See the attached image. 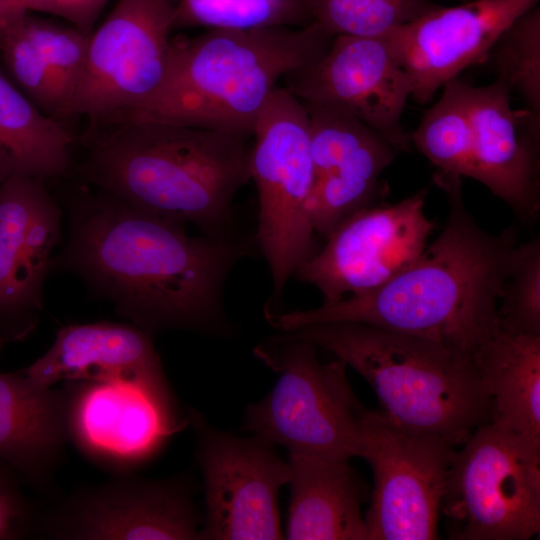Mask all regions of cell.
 Instances as JSON below:
<instances>
[{
    "instance_id": "ffe728a7",
    "label": "cell",
    "mask_w": 540,
    "mask_h": 540,
    "mask_svg": "<svg viewBox=\"0 0 540 540\" xmlns=\"http://www.w3.org/2000/svg\"><path fill=\"white\" fill-rule=\"evenodd\" d=\"M67 443L63 389L40 385L22 369L0 371V461L25 486L47 492Z\"/></svg>"
},
{
    "instance_id": "7c38bea8",
    "label": "cell",
    "mask_w": 540,
    "mask_h": 540,
    "mask_svg": "<svg viewBox=\"0 0 540 540\" xmlns=\"http://www.w3.org/2000/svg\"><path fill=\"white\" fill-rule=\"evenodd\" d=\"M186 416L204 479L206 517L199 539H282L277 497L289 483V464L255 436L221 432L193 409Z\"/></svg>"
},
{
    "instance_id": "8fae6325",
    "label": "cell",
    "mask_w": 540,
    "mask_h": 540,
    "mask_svg": "<svg viewBox=\"0 0 540 540\" xmlns=\"http://www.w3.org/2000/svg\"><path fill=\"white\" fill-rule=\"evenodd\" d=\"M456 446L433 434L395 424L366 408L361 456L371 466L374 487L364 518L367 540L438 538L440 505Z\"/></svg>"
},
{
    "instance_id": "4316f807",
    "label": "cell",
    "mask_w": 540,
    "mask_h": 540,
    "mask_svg": "<svg viewBox=\"0 0 540 540\" xmlns=\"http://www.w3.org/2000/svg\"><path fill=\"white\" fill-rule=\"evenodd\" d=\"M496 80L540 117V8L520 15L500 35L486 61Z\"/></svg>"
},
{
    "instance_id": "ba28073f",
    "label": "cell",
    "mask_w": 540,
    "mask_h": 540,
    "mask_svg": "<svg viewBox=\"0 0 540 540\" xmlns=\"http://www.w3.org/2000/svg\"><path fill=\"white\" fill-rule=\"evenodd\" d=\"M456 450L440 513L452 540H528L540 532V448L492 423Z\"/></svg>"
},
{
    "instance_id": "1f68e13d",
    "label": "cell",
    "mask_w": 540,
    "mask_h": 540,
    "mask_svg": "<svg viewBox=\"0 0 540 540\" xmlns=\"http://www.w3.org/2000/svg\"><path fill=\"white\" fill-rule=\"evenodd\" d=\"M108 0H26L30 10L50 13L68 20L75 28L91 34Z\"/></svg>"
},
{
    "instance_id": "d6a6232c",
    "label": "cell",
    "mask_w": 540,
    "mask_h": 540,
    "mask_svg": "<svg viewBox=\"0 0 540 540\" xmlns=\"http://www.w3.org/2000/svg\"><path fill=\"white\" fill-rule=\"evenodd\" d=\"M26 0H0V38L11 26L21 21L28 13Z\"/></svg>"
},
{
    "instance_id": "44dd1931",
    "label": "cell",
    "mask_w": 540,
    "mask_h": 540,
    "mask_svg": "<svg viewBox=\"0 0 540 540\" xmlns=\"http://www.w3.org/2000/svg\"><path fill=\"white\" fill-rule=\"evenodd\" d=\"M22 370L47 387L103 377L166 380L152 335L133 324L113 322L62 327L47 352Z\"/></svg>"
},
{
    "instance_id": "f1b7e54d",
    "label": "cell",
    "mask_w": 540,
    "mask_h": 540,
    "mask_svg": "<svg viewBox=\"0 0 540 540\" xmlns=\"http://www.w3.org/2000/svg\"><path fill=\"white\" fill-rule=\"evenodd\" d=\"M23 24L51 73L65 119L70 118V107L84 72L91 34L28 13Z\"/></svg>"
},
{
    "instance_id": "d6986e66",
    "label": "cell",
    "mask_w": 540,
    "mask_h": 540,
    "mask_svg": "<svg viewBox=\"0 0 540 540\" xmlns=\"http://www.w3.org/2000/svg\"><path fill=\"white\" fill-rule=\"evenodd\" d=\"M469 178L485 185L526 224L540 213V117L514 109L499 82L470 87Z\"/></svg>"
},
{
    "instance_id": "836d02e7",
    "label": "cell",
    "mask_w": 540,
    "mask_h": 540,
    "mask_svg": "<svg viewBox=\"0 0 540 540\" xmlns=\"http://www.w3.org/2000/svg\"><path fill=\"white\" fill-rule=\"evenodd\" d=\"M169 1L175 5L178 0H169Z\"/></svg>"
},
{
    "instance_id": "d4e9b609",
    "label": "cell",
    "mask_w": 540,
    "mask_h": 540,
    "mask_svg": "<svg viewBox=\"0 0 540 540\" xmlns=\"http://www.w3.org/2000/svg\"><path fill=\"white\" fill-rule=\"evenodd\" d=\"M471 84L460 77L447 82L442 94L410 135L411 144L436 172L469 177L471 165Z\"/></svg>"
},
{
    "instance_id": "9c48e42d",
    "label": "cell",
    "mask_w": 540,
    "mask_h": 540,
    "mask_svg": "<svg viewBox=\"0 0 540 540\" xmlns=\"http://www.w3.org/2000/svg\"><path fill=\"white\" fill-rule=\"evenodd\" d=\"M175 5L119 0L90 35L86 64L70 117H86V133L114 125L150 100L165 81Z\"/></svg>"
},
{
    "instance_id": "5bb4252c",
    "label": "cell",
    "mask_w": 540,
    "mask_h": 540,
    "mask_svg": "<svg viewBox=\"0 0 540 540\" xmlns=\"http://www.w3.org/2000/svg\"><path fill=\"white\" fill-rule=\"evenodd\" d=\"M426 190L390 205L366 207L343 221L294 274L316 287L323 304L373 290L412 264L435 223L425 213Z\"/></svg>"
},
{
    "instance_id": "7402d4cb",
    "label": "cell",
    "mask_w": 540,
    "mask_h": 540,
    "mask_svg": "<svg viewBox=\"0 0 540 540\" xmlns=\"http://www.w3.org/2000/svg\"><path fill=\"white\" fill-rule=\"evenodd\" d=\"M291 540H367L368 487L348 461L289 454Z\"/></svg>"
},
{
    "instance_id": "3957f363",
    "label": "cell",
    "mask_w": 540,
    "mask_h": 540,
    "mask_svg": "<svg viewBox=\"0 0 540 540\" xmlns=\"http://www.w3.org/2000/svg\"><path fill=\"white\" fill-rule=\"evenodd\" d=\"M80 182L203 235L234 237L232 204L250 180L248 138L217 130L139 121L85 133Z\"/></svg>"
},
{
    "instance_id": "4dcf8cb0",
    "label": "cell",
    "mask_w": 540,
    "mask_h": 540,
    "mask_svg": "<svg viewBox=\"0 0 540 540\" xmlns=\"http://www.w3.org/2000/svg\"><path fill=\"white\" fill-rule=\"evenodd\" d=\"M22 485L18 475L0 461V540L35 536L39 509Z\"/></svg>"
},
{
    "instance_id": "e575fe53",
    "label": "cell",
    "mask_w": 540,
    "mask_h": 540,
    "mask_svg": "<svg viewBox=\"0 0 540 540\" xmlns=\"http://www.w3.org/2000/svg\"><path fill=\"white\" fill-rule=\"evenodd\" d=\"M3 346L0 344V349L2 348Z\"/></svg>"
},
{
    "instance_id": "277c9868",
    "label": "cell",
    "mask_w": 540,
    "mask_h": 540,
    "mask_svg": "<svg viewBox=\"0 0 540 540\" xmlns=\"http://www.w3.org/2000/svg\"><path fill=\"white\" fill-rule=\"evenodd\" d=\"M333 37L311 22L171 39L161 88L113 126L155 121L249 138L278 81L320 59Z\"/></svg>"
},
{
    "instance_id": "9a60e30c",
    "label": "cell",
    "mask_w": 540,
    "mask_h": 540,
    "mask_svg": "<svg viewBox=\"0 0 540 540\" xmlns=\"http://www.w3.org/2000/svg\"><path fill=\"white\" fill-rule=\"evenodd\" d=\"M285 78L286 88L304 105L345 112L397 152L410 149L401 118L412 82L387 36L336 35L320 59Z\"/></svg>"
},
{
    "instance_id": "83f0119b",
    "label": "cell",
    "mask_w": 540,
    "mask_h": 540,
    "mask_svg": "<svg viewBox=\"0 0 540 540\" xmlns=\"http://www.w3.org/2000/svg\"><path fill=\"white\" fill-rule=\"evenodd\" d=\"M312 22L332 36L383 37L437 8L432 0H307Z\"/></svg>"
},
{
    "instance_id": "f546056e",
    "label": "cell",
    "mask_w": 540,
    "mask_h": 540,
    "mask_svg": "<svg viewBox=\"0 0 540 540\" xmlns=\"http://www.w3.org/2000/svg\"><path fill=\"white\" fill-rule=\"evenodd\" d=\"M497 307L500 330L514 335H540V239L519 243L515 264Z\"/></svg>"
},
{
    "instance_id": "2e32d148",
    "label": "cell",
    "mask_w": 540,
    "mask_h": 540,
    "mask_svg": "<svg viewBox=\"0 0 540 540\" xmlns=\"http://www.w3.org/2000/svg\"><path fill=\"white\" fill-rule=\"evenodd\" d=\"M46 182L13 176L0 184V344L25 340L44 309L45 279L62 240L63 207Z\"/></svg>"
},
{
    "instance_id": "484cf974",
    "label": "cell",
    "mask_w": 540,
    "mask_h": 540,
    "mask_svg": "<svg viewBox=\"0 0 540 540\" xmlns=\"http://www.w3.org/2000/svg\"><path fill=\"white\" fill-rule=\"evenodd\" d=\"M307 0H178L173 29L249 30L310 24Z\"/></svg>"
},
{
    "instance_id": "52a82bcc",
    "label": "cell",
    "mask_w": 540,
    "mask_h": 540,
    "mask_svg": "<svg viewBox=\"0 0 540 540\" xmlns=\"http://www.w3.org/2000/svg\"><path fill=\"white\" fill-rule=\"evenodd\" d=\"M252 136L249 172L259 200L255 235L271 278L273 303L289 279L317 251L310 221L314 170L305 105L286 87H276Z\"/></svg>"
},
{
    "instance_id": "7a4b0ae2",
    "label": "cell",
    "mask_w": 540,
    "mask_h": 540,
    "mask_svg": "<svg viewBox=\"0 0 540 540\" xmlns=\"http://www.w3.org/2000/svg\"><path fill=\"white\" fill-rule=\"evenodd\" d=\"M449 212L437 238L408 267L381 286L310 310L264 311L282 332L331 323L377 326L434 341L474 363L499 329L497 303L519 244L514 226L499 234L480 227L467 211L461 177L435 173Z\"/></svg>"
},
{
    "instance_id": "4fadbf2b",
    "label": "cell",
    "mask_w": 540,
    "mask_h": 540,
    "mask_svg": "<svg viewBox=\"0 0 540 540\" xmlns=\"http://www.w3.org/2000/svg\"><path fill=\"white\" fill-rule=\"evenodd\" d=\"M200 517L183 478L113 475L39 510L35 536L65 540L199 539Z\"/></svg>"
},
{
    "instance_id": "ac0fdd59",
    "label": "cell",
    "mask_w": 540,
    "mask_h": 540,
    "mask_svg": "<svg viewBox=\"0 0 540 540\" xmlns=\"http://www.w3.org/2000/svg\"><path fill=\"white\" fill-rule=\"evenodd\" d=\"M310 122L314 186L310 221L326 239L343 221L375 205L382 172L398 153L383 137L353 116L305 105Z\"/></svg>"
},
{
    "instance_id": "5b68a950",
    "label": "cell",
    "mask_w": 540,
    "mask_h": 540,
    "mask_svg": "<svg viewBox=\"0 0 540 540\" xmlns=\"http://www.w3.org/2000/svg\"><path fill=\"white\" fill-rule=\"evenodd\" d=\"M288 335L351 366L398 426L455 446L490 422V400L474 363L415 335L354 322L304 326Z\"/></svg>"
},
{
    "instance_id": "cb8c5ba5",
    "label": "cell",
    "mask_w": 540,
    "mask_h": 540,
    "mask_svg": "<svg viewBox=\"0 0 540 540\" xmlns=\"http://www.w3.org/2000/svg\"><path fill=\"white\" fill-rule=\"evenodd\" d=\"M74 141L63 123L45 115L0 71V184L13 176L45 182L66 176Z\"/></svg>"
},
{
    "instance_id": "6da1fadb",
    "label": "cell",
    "mask_w": 540,
    "mask_h": 540,
    "mask_svg": "<svg viewBox=\"0 0 540 540\" xmlns=\"http://www.w3.org/2000/svg\"><path fill=\"white\" fill-rule=\"evenodd\" d=\"M67 242L52 270L81 278L115 312L153 335L223 334L228 277L255 237L190 236L185 224L140 211L78 181L64 194Z\"/></svg>"
},
{
    "instance_id": "30bf717a",
    "label": "cell",
    "mask_w": 540,
    "mask_h": 540,
    "mask_svg": "<svg viewBox=\"0 0 540 540\" xmlns=\"http://www.w3.org/2000/svg\"><path fill=\"white\" fill-rule=\"evenodd\" d=\"M68 442L112 475L132 474L187 423L167 380L103 377L63 382Z\"/></svg>"
},
{
    "instance_id": "8992f818",
    "label": "cell",
    "mask_w": 540,
    "mask_h": 540,
    "mask_svg": "<svg viewBox=\"0 0 540 540\" xmlns=\"http://www.w3.org/2000/svg\"><path fill=\"white\" fill-rule=\"evenodd\" d=\"M317 350L284 332L254 348L279 377L270 393L247 408L244 428L289 454L349 461L361 456L366 408L349 384L345 362L323 363Z\"/></svg>"
},
{
    "instance_id": "e0dca14e",
    "label": "cell",
    "mask_w": 540,
    "mask_h": 540,
    "mask_svg": "<svg viewBox=\"0 0 540 540\" xmlns=\"http://www.w3.org/2000/svg\"><path fill=\"white\" fill-rule=\"evenodd\" d=\"M539 0H472L427 12L386 35L419 104L468 67L484 63L500 35Z\"/></svg>"
},
{
    "instance_id": "603a6c76",
    "label": "cell",
    "mask_w": 540,
    "mask_h": 540,
    "mask_svg": "<svg viewBox=\"0 0 540 540\" xmlns=\"http://www.w3.org/2000/svg\"><path fill=\"white\" fill-rule=\"evenodd\" d=\"M474 364L490 400V423L540 448V335L499 328Z\"/></svg>"
}]
</instances>
